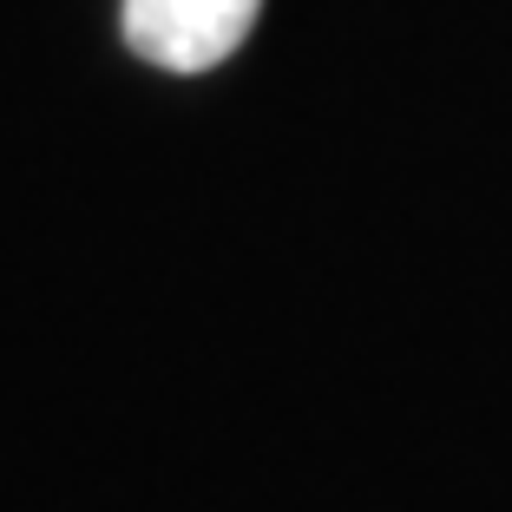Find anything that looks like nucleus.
Returning <instances> with one entry per match:
<instances>
[{
    "instance_id": "nucleus-1",
    "label": "nucleus",
    "mask_w": 512,
    "mask_h": 512,
    "mask_svg": "<svg viewBox=\"0 0 512 512\" xmlns=\"http://www.w3.org/2000/svg\"><path fill=\"white\" fill-rule=\"evenodd\" d=\"M263 0H125V46L165 73H211L243 46Z\"/></svg>"
}]
</instances>
